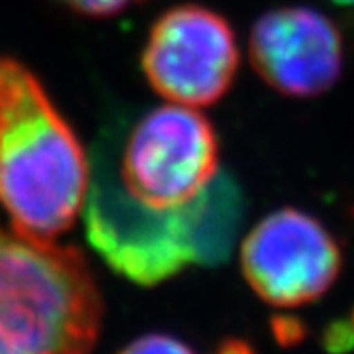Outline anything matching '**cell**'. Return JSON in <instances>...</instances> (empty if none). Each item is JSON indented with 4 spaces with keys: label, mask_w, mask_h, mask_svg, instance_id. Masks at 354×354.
<instances>
[{
    "label": "cell",
    "mask_w": 354,
    "mask_h": 354,
    "mask_svg": "<svg viewBox=\"0 0 354 354\" xmlns=\"http://www.w3.org/2000/svg\"><path fill=\"white\" fill-rule=\"evenodd\" d=\"M85 152L24 65L0 59V205L20 234L55 241L88 191Z\"/></svg>",
    "instance_id": "1"
},
{
    "label": "cell",
    "mask_w": 354,
    "mask_h": 354,
    "mask_svg": "<svg viewBox=\"0 0 354 354\" xmlns=\"http://www.w3.org/2000/svg\"><path fill=\"white\" fill-rule=\"evenodd\" d=\"M101 295L79 250L0 228V333L20 354H88Z\"/></svg>",
    "instance_id": "2"
},
{
    "label": "cell",
    "mask_w": 354,
    "mask_h": 354,
    "mask_svg": "<svg viewBox=\"0 0 354 354\" xmlns=\"http://www.w3.org/2000/svg\"><path fill=\"white\" fill-rule=\"evenodd\" d=\"M85 218L95 250L140 286L162 283L193 262L185 205L162 211L130 197L106 146L93 164Z\"/></svg>",
    "instance_id": "3"
},
{
    "label": "cell",
    "mask_w": 354,
    "mask_h": 354,
    "mask_svg": "<svg viewBox=\"0 0 354 354\" xmlns=\"http://www.w3.org/2000/svg\"><path fill=\"white\" fill-rule=\"evenodd\" d=\"M216 169L218 138L213 124L176 102L140 118L116 165L128 195L162 211L195 199L215 179Z\"/></svg>",
    "instance_id": "4"
},
{
    "label": "cell",
    "mask_w": 354,
    "mask_h": 354,
    "mask_svg": "<svg viewBox=\"0 0 354 354\" xmlns=\"http://www.w3.org/2000/svg\"><path fill=\"white\" fill-rule=\"evenodd\" d=\"M148 83L183 106H209L225 97L239 69L234 30L211 8L181 4L164 12L142 53Z\"/></svg>",
    "instance_id": "5"
},
{
    "label": "cell",
    "mask_w": 354,
    "mask_h": 354,
    "mask_svg": "<svg viewBox=\"0 0 354 354\" xmlns=\"http://www.w3.org/2000/svg\"><path fill=\"white\" fill-rule=\"evenodd\" d=\"M342 252L315 216L279 209L242 244L244 278L266 304L299 307L319 299L339 278Z\"/></svg>",
    "instance_id": "6"
},
{
    "label": "cell",
    "mask_w": 354,
    "mask_h": 354,
    "mask_svg": "<svg viewBox=\"0 0 354 354\" xmlns=\"http://www.w3.org/2000/svg\"><path fill=\"white\" fill-rule=\"evenodd\" d=\"M250 59L274 91L286 97H317L342 73L341 30L309 6L274 8L254 24Z\"/></svg>",
    "instance_id": "7"
},
{
    "label": "cell",
    "mask_w": 354,
    "mask_h": 354,
    "mask_svg": "<svg viewBox=\"0 0 354 354\" xmlns=\"http://www.w3.org/2000/svg\"><path fill=\"white\" fill-rule=\"evenodd\" d=\"M185 209L193 262L201 266L223 264L244 215L241 187L227 174H216L195 199L185 203Z\"/></svg>",
    "instance_id": "8"
},
{
    "label": "cell",
    "mask_w": 354,
    "mask_h": 354,
    "mask_svg": "<svg viewBox=\"0 0 354 354\" xmlns=\"http://www.w3.org/2000/svg\"><path fill=\"white\" fill-rule=\"evenodd\" d=\"M118 354H195L185 342L177 341L169 335H146L134 342H130L127 348Z\"/></svg>",
    "instance_id": "9"
},
{
    "label": "cell",
    "mask_w": 354,
    "mask_h": 354,
    "mask_svg": "<svg viewBox=\"0 0 354 354\" xmlns=\"http://www.w3.org/2000/svg\"><path fill=\"white\" fill-rule=\"evenodd\" d=\"M71 8L73 12L91 16V18H109L127 10L128 6L144 0H57Z\"/></svg>",
    "instance_id": "10"
},
{
    "label": "cell",
    "mask_w": 354,
    "mask_h": 354,
    "mask_svg": "<svg viewBox=\"0 0 354 354\" xmlns=\"http://www.w3.org/2000/svg\"><path fill=\"white\" fill-rule=\"evenodd\" d=\"M354 344V317L351 321H342L337 323L333 329L327 333V348L341 353L344 348Z\"/></svg>",
    "instance_id": "11"
},
{
    "label": "cell",
    "mask_w": 354,
    "mask_h": 354,
    "mask_svg": "<svg viewBox=\"0 0 354 354\" xmlns=\"http://www.w3.org/2000/svg\"><path fill=\"white\" fill-rule=\"evenodd\" d=\"M213 354H256V351L242 339H227L216 346Z\"/></svg>",
    "instance_id": "12"
},
{
    "label": "cell",
    "mask_w": 354,
    "mask_h": 354,
    "mask_svg": "<svg viewBox=\"0 0 354 354\" xmlns=\"http://www.w3.org/2000/svg\"><path fill=\"white\" fill-rule=\"evenodd\" d=\"M335 4H341V6H346V8H354V0H333Z\"/></svg>",
    "instance_id": "13"
}]
</instances>
